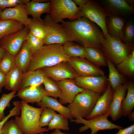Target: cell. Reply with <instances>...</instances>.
I'll use <instances>...</instances> for the list:
<instances>
[{
  "label": "cell",
  "mask_w": 134,
  "mask_h": 134,
  "mask_svg": "<svg viewBox=\"0 0 134 134\" xmlns=\"http://www.w3.org/2000/svg\"><path fill=\"white\" fill-rule=\"evenodd\" d=\"M61 22L68 41L76 42L85 48H101L103 34L93 22L87 18L81 17L73 21L63 20Z\"/></svg>",
  "instance_id": "cell-1"
},
{
  "label": "cell",
  "mask_w": 134,
  "mask_h": 134,
  "mask_svg": "<svg viewBox=\"0 0 134 134\" xmlns=\"http://www.w3.org/2000/svg\"><path fill=\"white\" fill-rule=\"evenodd\" d=\"M69 57L65 52L63 45H44L32 55L27 71L35 70L68 61Z\"/></svg>",
  "instance_id": "cell-2"
},
{
  "label": "cell",
  "mask_w": 134,
  "mask_h": 134,
  "mask_svg": "<svg viewBox=\"0 0 134 134\" xmlns=\"http://www.w3.org/2000/svg\"><path fill=\"white\" fill-rule=\"evenodd\" d=\"M21 113L14 119L23 134H38L47 132L48 128L41 127L39 119L43 108L31 106L22 100L20 102Z\"/></svg>",
  "instance_id": "cell-3"
},
{
  "label": "cell",
  "mask_w": 134,
  "mask_h": 134,
  "mask_svg": "<svg viewBox=\"0 0 134 134\" xmlns=\"http://www.w3.org/2000/svg\"><path fill=\"white\" fill-rule=\"evenodd\" d=\"M102 95L87 89L77 94L68 105L73 118L87 117L92 112Z\"/></svg>",
  "instance_id": "cell-4"
},
{
  "label": "cell",
  "mask_w": 134,
  "mask_h": 134,
  "mask_svg": "<svg viewBox=\"0 0 134 134\" xmlns=\"http://www.w3.org/2000/svg\"><path fill=\"white\" fill-rule=\"evenodd\" d=\"M101 49L106 57L114 64L120 63L130 54L132 50L131 47L108 33L101 40Z\"/></svg>",
  "instance_id": "cell-5"
},
{
  "label": "cell",
  "mask_w": 134,
  "mask_h": 134,
  "mask_svg": "<svg viewBox=\"0 0 134 134\" xmlns=\"http://www.w3.org/2000/svg\"><path fill=\"white\" fill-rule=\"evenodd\" d=\"M49 15L54 21L58 23L65 18L71 21L81 17L79 8L72 0H51Z\"/></svg>",
  "instance_id": "cell-6"
},
{
  "label": "cell",
  "mask_w": 134,
  "mask_h": 134,
  "mask_svg": "<svg viewBox=\"0 0 134 134\" xmlns=\"http://www.w3.org/2000/svg\"><path fill=\"white\" fill-rule=\"evenodd\" d=\"M110 114V112L108 110L106 114L89 120L79 117L76 119H72L70 121L76 124H83L84 125L79 128V132H82L90 129L91 130L90 134H96L100 130L119 129L123 128V127L113 123L108 120V117Z\"/></svg>",
  "instance_id": "cell-7"
},
{
  "label": "cell",
  "mask_w": 134,
  "mask_h": 134,
  "mask_svg": "<svg viewBox=\"0 0 134 134\" xmlns=\"http://www.w3.org/2000/svg\"><path fill=\"white\" fill-rule=\"evenodd\" d=\"M78 7L81 17H86L96 23L101 29L105 37L108 33L106 20L108 14L105 11L97 4L89 0Z\"/></svg>",
  "instance_id": "cell-8"
},
{
  "label": "cell",
  "mask_w": 134,
  "mask_h": 134,
  "mask_svg": "<svg viewBox=\"0 0 134 134\" xmlns=\"http://www.w3.org/2000/svg\"><path fill=\"white\" fill-rule=\"evenodd\" d=\"M46 33L44 45H63L68 41L66 32L61 24L54 21L47 14L43 20Z\"/></svg>",
  "instance_id": "cell-9"
},
{
  "label": "cell",
  "mask_w": 134,
  "mask_h": 134,
  "mask_svg": "<svg viewBox=\"0 0 134 134\" xmlns=\"http://www.w3.org/2000/svg\"><path fill=\"white\" fill-rule=\"evenodd\" d=\"M46 76L55 81L73 79L78 76L68 61L62 62L51 67L41 68Z\"/></svg>",
  "instance_id": "cell-10"
},
{
  "label": "cell",
  "mask_w": 134,
  "mask_h": 134,
  "mask_svg": "<svg viewBox=\"0 0 134 134\" xmlns=\"http://www.w3.org/2000/svg\"><path fill=\"white\" fill-rule=\"evenodd\" d=\"M28 32L24 27L20 30L4 37L0 40V47L15 57L26 40Z\"/></svg>",
  "instance_id": "cell-11"
},
{
  "label": "cell",
  "mask_w": 134,
  "mask_h": 134,
  "mask_svg": "<svg viewBox=\"0 0 134 134\" xmlns=\"http://www.w3.org/2000/svg\"><path fill=\"white\" fill-rule=\"evenodd\" d=\"M68 62L78 76H100L104 75V71L85 58L69 57Z\"/></svg>",
  "instance_id": "cell-12"
},
{
  "label": "cell",
  "mask_w": 134,
  "mask_h": 134,
  "mask_svg": "<svg viewBox=\"0 0 134 134\" xmlns=\"http://www.w3.org/2000/svg\"><path fill=\"white\" fill-rule=\"evenodd\" d=\"M73 79L79 87L101 94L103 93L106 90L108 83V78L104 75L78 76Z\"/></svg>",
  "instance_id": "cell-13"
},
{
  "label": "cell",
  "mask_w": 134,
  "mask_h": 134,
  "mask_svg": "<svg viewBox=\"0 0 134 134\" xmlns=\"http://www.w3.org/2000/svg\"><path fill=\"white\" fill-rule=\"evenodd\" d=\"M55 82L61 91L59 97V102L63 105L71 103L77 94L85 90L77 85L73 79H65Z\"/></svg>",
  "instance_id": "cell-14"
},
{
  "label": "cell",
  "mask_w": 134,
  "mask_h": 134,
  "mask_svg": "<svg viewBox=\"0 0 134 134\" xmlns=\"http://www.w3.org/2000/svg\"><path fill=\"white\" fill-rule=\"evenodd\" d=\"M127 83L125 82L117 87L115 89L112 100L108 110L112 120L115 121L123 116L121 106L126 95Z\"/></svg>",
  "instance_id": "cell-15"
},
{
  "label": "cell",
  "mask_w": 134,
  "mask_h": 134,
  "mask_svg": "<svg viewBox=\"0 0 134 134\" xmlns=\"http://www.w3.org/2000/svg\"><path fill=\"white\" fill-rule=\"evenodd\" d=\"M27 13L26 4H20L3 10L0 20H12L17 21L27 27L31 21Z\"/></svg>",
  "instance_id": "cell-16"
},
{
  "label": "cell",
  "mask_w": 134,
  "mask_h": 134,
  "mask_svg": "<svg viewBox=\"0 0 134 134\" xmlns=\"http://www.w3.org/2000/svg\"><path fill=\"white\" fill-rule=\"evenodd\" d=\"M114 92L108 82L106 90L98 100L91 113L86 119L89 120L106 114L112 100Z\"/></svg>",
  "instance_id": "cell-17"
},
{
  "label": "cell",
  "mask_w": 134,
  "mask_h": 134,
  "mask_svg": "<svg viewBox=\"0 0 134 134\" xmlns=\"http://www.w3.org/2000/svg\"><path fill=\"white\" fill-rule=\"evenodd\" d=\"M45 91L42 84L36 86H30L20 89L17 96L26 103H32L40 102L45 96Z\"/></svg>",
  "instance_id": "cell-18"
},
{
  "label": "cell",
  "mask_w": 134,
  "mask_h": 134,
  "mask_svg": "<svg viewBox=\"0 0 134 134\" xmlns=\"http://www.w3.org/2000/svg\"><path fill=\"white\" fill-rule=\"evenodd\" d=\"M36 104L40 107H48L57 111L67 119L73 118L69 108L62 104L56 98L44 96L41 101Z\"/></svg>",
  "instance_id": "cell-19"
},
{
  "label": "cell",
  "mask_w": 134,
  "mask_h": 134,
  "mask_svg": "<svg viewBox=\"0 0 134 134\" xmlns=\"http://www.w3.org/2000/svg\"><path fill=\"white\" fill-rule=\"evenodd\" d=\"M106 24L108 33L111 36L124 42V35L125 20L116 16L110 17Z\"/></svg>",
  "instance_id": "cell-20"
},
{
  "label": "cell",
  "mask_w": 134,
  "mask_h": 134,
  "mask_svg": "<svg viewBox=\"0 0 134 134\" xmlns=\"http://www.w3.org/2000/svg\"><path fill=\"white\" fill-rule=\"evenodd\" d=\"M23 73L17 66L6 75L4 87L9 91L17 92L21 88Z\"/></svg>",
  "instance_id": "cell-21"
},
{
  "label": "cell",
  "mask_w": 134,
  "mask_h": 134,
  "mask_svg": "<svg viewBox=\"0 0 134 134\" xmlns=\"http://www.w3.org/2000/svg\"><path fill=\"white\" fill-rule=\"evenodd\" d=\"M105 3L108 10L115 16L127 15L134 11L133 8L125 0H107Z\"/></svg>",
  "instance_id": "cell-22"
},
{
  "label": "cell",
  "mask_w": 134,
  "mask_h": 134,
  "mask_svg": "<svg viewBox=\"0 0 134 134\" xmlns=\"http://www.w3.org/2000/svg\"><path fill=\"white\" fill-rule=\"evenodd\" d=\"M26 5L28 15H31L34 19H40L42 14H50V12L51 5L50 1L46 2H40L33 0L30 1Z\"/></svg>",
  "instance_id": "cell-23"
},
{
  "label": "cell",
  "mask_w": 134,
  "mask_h": 134,
  "mask_svg": "<svg viewBox=\"0 0 134 134\" xmlns=\"http://www.w3.org/2000/svg\"><path fill=\"white\" fill-rule=\"evenodd\" d=\"M32 55L26 40L20 50L15 57L16 66L22 70L23 73L27 71Z\"/></svg>",
  "instance_id": "cell-24"
},
{
  "label": "cell",
  "mask_w": 134,
  "mask_h": 134,
  "mask_svg": "<svg viewBox=\"0 0 134 134\" xmlns=\"http://www.w3.org/2000/svg\"><path fill=\"white\" fill-rule=\"evenodd\" d=\"M45 77L41 68L28 71L23 74L20 89L28 86L42 84Z\"/></svg>",
  "instance_id": "cell-25"
},
{
  "label": "cell",
  "mask_w": 134,
  "mask_h": 134,
  "mask_svg": "<svg viewBox=\"0 0 134 134\" xmlns=\"http://www.w3.org/2000/svg\"><path fill=\"white\" fill-rule=\"evenodd\" d=\"M85 58L97 66H107L106 57L99 48L89 47L85 48Z\"/></svg>",
  "instance_id": "cell-26"
},
{
  "label": "cell",
  "mask_w": 134,
  "mask_h": 134,
  "mask_svg": "<svg viewBox=\"0 0 134 134\" xmlns=\"http://www.w3.org/2000/svg\"><path fill=\"white\" fill-rule=\"evenodd\" d=\"M109 71L108 82L113 91L120 85L126 82V79L119 72L114 64L106 58Z\"/></svg>",
  "instance_id": "cell-27"
},
{
  "label": "cell",
  "mask_w": 134,
  "mask_h": 134,
  "mask_svg": "<svg viewBox=\"0 0 134 134\" xmlns=\"http://www.w3.org/2000/svg\"><path fill=\"white\" fill-rule=\"evenodd\" d=\"M24 26L19 22L9 20H0V40L4 37L22 29Z\"/></svg>",
  "instance_id": "cell-28"
},
{
  "label": "cell",
  "mask_w": 134,
  "mask_h": 134,
  "mask_svg": "<svg viewBox=\"0 0 134 134\" xmlns=\"http://www.w3.org/2000/svg\"><path fill=\"white\" fill-rule=\"evenodd\" d=\"M127 94L122 102L121 107L123 116L126 117L132 112L134 107V84L127 83Z\"/></svg>",
  "instance_id": "cell-29"
},
{
  "label": "cell",
  "mask_w": 134,
  "mask_h": 134,
  "mask_svg": "<svg viewBox=\"0 0 134 134\" xmlns=\"http://www.w3.org/2000/svg\"><path fill=\"white\" fill-rule=\"evenodd\" d=\"M28 32L33 36L44 40L46 33L43 20L41 18H31V21L27 28Z\"/></svg>",
  "instance_id": "cell-30"
},
{
  "label": "cell",
  "mask_w": 134,
  "mask_h": 134,
  "mask_svg": "<svg viewBox=\"0 0 134 134\" xmlns=\"http://www.w3.org/2000/svg\"><path fill=\"white\" fill-rule=\"evenodd\" d=\"M63 46L65 52L69 57L85 58V48L80 44L68 41Z\"/></svg>",
  "instance_id": "cell-31"
},
{
  "label": "cell",
  "mask_w": 134,
  "mask_h": 134,
  "mask_svg": "<svg viewBox=\"0 0 134 134\" xmlns=\"http://www.w3.org/2000/svg\"><path fill=\"white\" fill-rule=\"evenodd\" d=\"M119 71L126 75L133 77L134 75V51L117 65Z\"/></svg>",
  "instance_id": "cell-32"
},
{
  "label": "cell",
  "mask_w": 134,
  "mask_h": 134,
  "mask_svg": "<svg viewBox=\"0 0 134 134\" xmlns=\"http://www.w3.org/2000/svg\"><path fill=\"white\" fill-rule=\"evenodd\" d=\"M45 91V96L57 98H59L61 91L55 81L49 77H45L42 83Z\"/></svg>",
  "instance_id": "cell-33"
},
{
  "label": "cell",
  "mask_w": 134,
  "mask_h": 134,
  "mask_svg": "<svg viewBox=\"0 0 134 134\" xmlns=\"http://www.w3.org/2000/svg\"><path fill=\"white\" fill-rule=\"evenodd\" d=\"M68 119L60 114L56 113L48 125L49 130L58 129L65 131L70 129Z\"/></svg>",
  "instance_id": "cell-34"
},
{
  "label": "cell",
  "mask_w": 134,
  "mask_h": 134,
  "mask_svg": "<svg viewBox=\"0 0 134 134\" xmlns=\"http://www.w3.org/2000/svg\"><path fill=\"white\" fill-rule=\"evenodd\" d=\"M16 66L15 57L6 51L0 60V70L6 75Z\"/></svg>",
  "instance_id": "cell-35"
},
{
  "label": "cell",
  "mask_w": 134,
  "mask_h": 134,
  "mask_svg": "<svg viewBox=\"0 0 134 134\" xmlns=\"http://www.w3.org/2000/svg\"><path fill=\"white\" fill-rule=\"evenodd\" d=\"M16 92L12 91L7 94L3 93L0 99V122L2 121L6 116L4 113L7 107L10 105L11 100L16 96Z\"/></svg>",
  "instance_id": "cell-36"
},
{
  "label": "cell",
  "mask_w": 134,
  "mask_h": 134,
  "mask_svg": "<svg viewBox=\"0 0 134 134\" xmlns=\"http://www.w3.org/2000/svg\"><path fill=\"white\" fill-rule=\"evenodd\" d=\"M2 134H23L14 119L6 121L1 129Z\"/></svg>",
  "instance_id": "cell-37"
},
{
  "label": "cell",
  "mask_w": 134,
  "mask_h": 134,
  "mask_svg": "<svg viewBox=\"0 0 134 134\" xmlns=\"http://www.w3.org/2000/svg\"><path fill=\"white\" fill-rule=\"evenodd\" d=\"M26 40L33 54L44 45L43 40L33 36L29 32L26 36Z\"/></svg>",
  "instance_id": "cell-38"
},
{
  "label": "cell",
  "mask_w": 134,
  "mask_h": 134,
  "mask_svg": "<svg viewBox=\"0 0 134 134\" xmlns=\"http://www.w3.org/2000/svg\"><path fill=\"white\" fill-rule=\"evenodd\" d=\"M56 113L55 111L50 108L48 107L43 108L39 119V123L40 126L43 127L48 126Z\"/></svg>",
  "instance_id": "cell-39"
},
{
  "label": "cell",
  "mask_w": 134,
  "mask_h": 134,
  "mask_svg": "<svg viewBox=\"0 0 134 134\" xmlns=\"http://www.w3.org/2000/svg\"><path fill=\"white\" fill-rule=\"evenodd\" d=\"M124 42L126 44L131 47L134 37V24L130 22L126 25L124 31Z\"/></svg>",
  "instance_id": "cell-40"
},
{
  "label": "cell",
  "mask_w": 134,
  "mask_h": 134,
  "mask_svg": "<svg viewBox=\"0 0 134 134\" xmlns=\"http://www.w3.org/2000/svg\"><path fill=\"white\" fill-rule=\"evenodd\" d=\"M12 103L14 107L10 111L9 114L5 116L3 120L0 122V134H2L1 129L4 124L10 117L14 116H19L20 114L19 101H14Z\"/></svg>",
  "instance_id": "cell-41"
},
{
  "label": "cell",
  "mask_w": 134,
  "mask_h": 134,
  "mask_svg": "<svg viewBox=\"0 0 134 134\" xmlns=\"http://www.w3.org/2000/svg\"><path fill=\"white\" fill-rule=\"evenodd\" d=\"M30 1L29 0H0V8L3 10L19 4H26Z\"/></svg>",
  "instance_id": "cell-42"
},
{
  "label": "cell",
  "mask_w": 134,
  "mask_h": 134,
  "mask_svg": "<svg viewBox=\"0 0 134 134\" xmlns=\"http://www.w3.org/2000/svg\"><path fill=\"white\" fill-rule=\"evenodd\" d=\"M115 134H134V124L125 128L119 129L118 131Z\"/></svg>",
  "instance_id": "cell-43"
},
{
  "label": "cell",
  "mask_w": 134,
  "mask_h": 134,
  "mask_svg": "<svg viewBox=\"0 0 134 134\" xmlns=\"http://www.w3.org/2000/svg\"><path fill=\"white\" fill-rule=\"evenodd\" d=\"M6 75L0 70V93L4 87L6 80Z\"/></svg>",
  "instance_id": "cell-44"
},
{
  "label": "cell",
  "mask_w": 134,
  "mask_h": 134,
  "mask_svg": "<svg viewBox=\"0 0 134 134\" xmlns=\"http://www.w3.org/2000/svg\"><path fill=\"white\" fill-rule=\"evenodd\" d=\"M74 2L80 7L84 4L87 2V0H73Z\"/></svg>",
  "instance_id": "cell-45"
},
{
  "label": "cell",
  "mask_w": 134,
  "mask_h": 134,
  "mask_svg": "<svg viewBox=\"0 0 134 134\" xmlns=\"http://www.w3.org/2000/svg\"><path fill=\"white\" fill-rule=\"evenodd\" d=\"M49 134H69L68 133L63 132L61 130L58 129H55L54 131Z\"/></svg>",
  "instance_id": "cell-46"
},
{
  "label": "cell",
  "mask_w": 134,
  "mask_h": 134,
  "mask_svg": "<svg viewBox=\"0 0 134 134\" xmlns=\"http://www.w3.org/2000/svg\"><path fill=\"white\" fill-rule=\"evenodd\" d=\"M128 118L129 120L131 121H134V111L132 112L128 116Z\"/></svg>",
  "instance_id": "cell-47"
},
{
  "label": "cell",
  "mask_w": 134,
  "mask_h": 134,
  "mask_svg": "<svg viewBox=\"0 0 134 134\" xmlns=\"http://www.w3.org/2000/svg\"><path fill=\"white\" fill-rule=\"evenodd\" d=\"M6 51L0 47V60L5 53Z\"/></svg>",
  "instance_id": "cell-48"
},
{
  "label": "cell",
  "mask_w": 134,
  "mask_h": 134,
  "mask_svg": "<svg viewBox=\"0 0 134 134\" xmlns=\"http://www.w3.org/2000/svg\"><path fill=\"white\" fill-rule=\"evenodd\" d=\"M3 10H2L0 8V17L1 13Z\"/></svg>",
  "instance_id": "cell-49"
},
{
  "label": "cell",
  "mask_w": 134,
  "mask_h": 134,
  "mask_svg": "<svg viewBox=\"0 0 134 134\" xmlns=\"http://www.w3.org/2000/svg\"><path fill=\"white\" fill-rule=\"evenodd\" d=\"M38 134H47V133H44V132H41L39 133Z\"/></svg>",
  "instance_id": "cell-50"
}]
</instances>
